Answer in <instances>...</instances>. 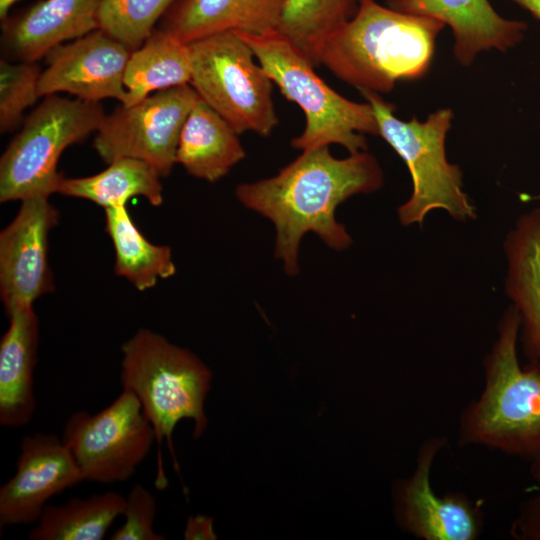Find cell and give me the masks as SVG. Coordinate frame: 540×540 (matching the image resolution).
<instances>
[{
	"mask_svg": "<svg viewBox=\"0 0 540 540\" xmlns=\"http://www.w3.org/2000/svg\"><path fill=\"white\" fill-rule=\"evenodd\" d=\"M41 71L36 62L0 61V131L16 127L26 108L38 98Z\"/></svg>",
	"mask_w": 540,
	"mask_h": 540,
	"instance_id": "obj_27",
	"label": "cell"
},
{
	"mask_svg": "<svg viewBox=\"0 0 540 540\" xmlns=\"http://www.w3.org/2000/svg\"><path fill=\"white\" fill-rule=\"evenodd\" d=\"M521 321L511 305L487 356L485 387L463 417L461 440L532 460L540 456V365H520Z\"/></svg>",
	"mask_w": 540,
	"mask_h": 540,
	"instance_id": "obj_3",
	"label": "cell"
},
{
	"mask_svg": "<svg viewBox=\"0 0 540 540\" xmlns=\"http://www.w3.org/2000/svg\"><path fill=\"white\" fill-rule=\"evenodd\" d=\"M121 384L133 393L151 423L156 442L166 441L173 457L172 435L178 422L192 419L193 437L207 427L204 403L212 373L191 351L146 328L121 345Z\"/></svg>",
	"mask_w": 540,
	"mask_h": 540,
	"instance_id": "obj_4",
	"label": "cell"
},
{
	"mask_svg": "<svg viewBox=\"0 0 540 540\" xmlns=\"http://www.w3.org/2000/svg\"><path fill=\"white\" fill-rule=\"evenodd\" d=\"M190 80L189 44L161 28L154 29L130 54L124 74L126 99L122 105L135 104L157 91L189 84Z\"/></svg>",
	"mask_w": 540,
	"mask_h": 540,
	"instance_id": "obj_21",
	"label": "cell"
},
{
	"mask_svg": "<svg viewBox=\"0 0 540 540\" xmlns=\"http://www.w3.org/2000/svg\"><path fill=\"white\" fill-rule=\"evenodd\" d=\"M102 0H41L2 21V46L17 61L36 62L54 47L99 28Z\"/></svg>",
	"mask_w": 540,
	"mask_h": 540,
	"instance_id": "obj_15",
	"label": "cell"
},
{
	"mask_svg": "<svg viewBox=\"0 0 540 540\" xmlns=\"http://www.w3.org/2000/svg\"><path fill=\"white\" fill-rule=\"evenodd\" d=\"M359 1V0H358Z\"/></svg>",
	"mask_w": 540,
	"mask_h": 540,
	"instance_id": "obj_33",
	"label": "cell"
},
{
	"mask_svg": "<svg viewBox=\"0 0 540 540\" xmlns=\"http://www.w3.org/2000/svg\"><path fill=\"white\" fill-rule=\"evenodd\" d=\"M532 495L521 505L512 524V535L519 540H540V456L532 460Z\"/></svg>",
	"mask_w": 540,
	"mask_h": 540,
	"instance_id": "obj_29",
	"label": "cell"
},
{
	"mask_svg": "<svg viewBox=\"0 0 540 540\" xmlns=\"http://www.w3.org/2000/svg\"><path fill=\"white\" fill-rule=\"evenodd\" d=\"M358 0H287L277 31L315 66L326 38L349 20Z\"/></svg>",
	"mask_w": 540,
	"mask_h": 540,
	"instance_id": "obj_25",
	"label": "cell"
},
{
	"mask_svg": "<svg viewBox=\"0 0 540 540\" xmlns=\"http://www.w3.org/2000/svg\"><path fill=\"white\" fill-rule=\"evenodd\" d=\"M503 246L506 293L519 314L525 350L540 365V208L519 216Z\"/></svg>",
	"mask_w": 540,
	"mask_h": 540,
	"instance_id": "obj_19",
	"label": "cell"
},
{
	"mask_svg": "<svg viewBox=\"0 0 540 540\" xmlns=\"http://www.w3.org/2000/svg\"><path fill=\"white\" fill-rule=\"evenodd\" d=\"M238 135L199 97L182 127L176 163L196 178L216 182L246 157Z\"/></svg>",
	"mask_w": 540,
	"mask_h": 540,
	"instance_id": "obj_20",
	"label": "cell"
},
{
	"mask_svg": "<svg viewBox=\"0 0 540 540\" xmlns=\"http://www.w3.org/2000/svg\"><path fill=\"white\" fill-rule=\"evenodd\" d=\"M104 117L100 102L45 96L1 156L0 201L57 193L61 154L96 132Z\"/></svg>",
	"mask_w": 540,
	"mask_h": 540,
	"instance_id": "obj_7",
	"label": "cell"
},
{
	"mask_svg": "<svg viewBox=\"0 0 540 540\" xmlns=\"http://www.w3.org/2000/svg\"><path fill=\"white\" fill-rule=\"evenodd\" d=\"M17 1L18 0H0V19L1 20H3L9 15L10 9Z\"/></svg>",
	"mask_w": 540,
	"mask_h": 540,
	"instance_id": "obj_32",
	"label": "cell"
},
{
	"mask_svg": "<svg viewBox=\"0 0 540 540\" xmlns=\"http://www.w3.org/2000/svg\"><path fill=\"white\" fill-rule=\"evenodd\" d=\"M125 507V496L115 491L47 504L30 531L31 540H102Z\"/></svg>",
	"mask_w": 540,
	"mask_h": 540,
	"instance_id": "obj_24",
	"label": "cell"
},
{
	"mask_svg": "<svg viewBox=\"0 0 540 540\" xmlns=\"http://www.w3.org/2000/svg\"><path fill=\"white\" fill-rule=\"evenodd\" d=\"M374 110L381 136L404 160L412 177L410 198L397 210L402 225H422L429 212L440 209L453 219L466 222L476 218V209L463 188L462 172L447 160L445 140L453 112L442 108L424 122L394 115L395 106L378 93L361 92Z\"/></svg>",
	"mask_w": 540,
	"mask_h": 540,
	"instance_id": "obj_6",
	"label": "cell"
},
{
	"mask_svg": "<svg viewBox=\"0 0 540 540\" xmlns=\"http://www.w3.org/2000/svg\"><path fill=\"white\" fill-rule=\"evenodd\" d=\"M540 21V0H512Z\"/></svg>",
	"mask_w": 540,
	"mask_h": 540,
	"instance_id": "obj_31",
	"label": "cell"
},
{
	"mask_svg": "<svg viewBox=\"0 0 540 540\" xmlns=\"http://www.w3.org/2000/svg\"><path fill=\"white\" fill-rule=\"evenodd\" d=\"M389 8L435 18L454 36V55L464 66L484 51L506 52L524 38L527 24L500 16L488 0H387Z\"/></svg>",
	"mask_w": 540,
	"mask_h": 540,
	"instance_id": "obj_14",
	"label": "cell"
},
{
	"mask_svg": "<svg viewBox=\"0 0 540 540\" xmlns=\"http://www.w3.org/2000/svg\"><path fill=\"white\" fill-rule=\"evenodd\" d=\"M383 184V172L367 151L334 157L329 146L302 151L294 161L270 178L243 183L237 199L267 219L275 228V256L285 272H299V247L308 232L329 248L342 251L352 244L343 224L335 218L337 207L351 196L371 193Z\"/></svg>",
	"mask_w": 540,
	"mask_h": 540,
	"instance_id": "obj_1",
	"label": "cell"
},
{
	"mask_svg": "<svg viewBox=\"0 0 540 540\" xmlns=\"http://www.w3.org/2000/svg\"><path fill=\"white\" fill-rule=\"evenodd\" d=\"M177 0H102L99 29L122 42L131 52L153 32L157 21Z\"/></svg>",
	"mask_w": 540,
	"mask_h": 540,
	"instance_id": "obj_26",
	"label": "cell"
},
{
	"mask_svg": "<svg viewBox=\"0 0 540 540\" xmlns=\"http://www.w3.org/2000/svg\"><path fill=\"white\" fill-rule=\"evenodd\" d=\"M61 438L84 481L102 484L130 479L156 441L140 402L126 390L98 413L71 414Z\"/></svg>",
	"mask_w": 540,
	"mask_h": 540,
	"instance_id": "obj_9",
	"label": "cell"
},
{
	"mask_svg": "<svg viewBox=\"0 0 540 540\" xmlns=\"http://www.w3.org/2000/svg\"><path fill=\"white\" fill-rule=\"evenodd\" d=\"M185 539H216L213 519L206 516L190 517L184 532Z\"/></svg>",
	"mask_w": 540,
	"mask_h": 540,
	"instance_id": "obj_30",
	"label": "cell"
},
{
	"mask_svg": "<svg viewBox=\"0 0 540 540\" xmlns=\"http://www.w3.org/2000/svg\"><path fill=\"white\" fill-rule=\"evenodd\" d=\"M9 326L0 340V425H27L36 411L34 370L39 345V320L33 306L7 314Z\"/></svg>",
	"mask_w": 540,
	"mask_h": 540,
	"instance_id": "obj_17",
	"label": "cell"
},
{
	"mask_svg": "<svg viewBox=\"0 0 540 540\" xmlns=\"http://www.w3.org/2000/svg\"><path fill=\"white\" fill-rule=\"evenodd\" d=\"M92 176L62 177L57 193L94 202L104 209L126 205L137 196L153 206L163 202L161 176L148 163L134 158H119Z\"/></svg>",
	"mask_w": 540,
	"mask_h": 540,
	"instance_id": "obj_22",
	"label": "cell"
},
{
	"mask_svg": "<svg viewBox=\"0 0 540 540\" xmlns=\"http://www.w3.org/2000/svg\"><path fill=\"white\" fill-rule=\"evenodd\" d=\"M131 51L102 29H96L46 54L47 67L38 82L40 97L66 92L100 102L126 99L124 74Z\"/></svg>",
	"mask_w": 540,
	"mask_h": 540,
	"instance_id": "obj_12",
	"label": "cell"
},
{
	"mask_svg": "<svg viewBox=\"0 0 540 540\" xmlns=\"http://www.w3.org/2000/svg\"><path fill=\"white\" fill-rule=\"evenodd\" d=\"M238 32L272 82L305 115V128L292 139V147L304 151L338 144L350 154L367 150L365 134L379 135L369 102L351 101L329 87L307 56L278 31L262 35Z\"/></svg>",
	"mask_w": 540,
	"mask_h": 540,
	"instance_id": "obj_5",
	"label": "cell"
},
{
	"mask_svg": "<svg viewBox=\"0 0 540 540\" xmlns=\"http://www.w3.org/2000/svg\"><path fill=\"white\" fill-rule=\"evenodd\" d=\"M440 441L421 449L413 475L399 491V518L407 530L426 540H472L478 536V512L462 496H438L430 470Z\"/></svg>",
	"mask_w": 540,
	"mask_h": 540,
	"instance_id": "obj_16",
	"label": "cell"
},
{
	"mask_svg": "<svg viewBox=\"0 0 540 540\" xmlns=\"http://www.w3.org/2000/svg\"><path fill=\"white\" fill-rule=\"evenodd\" d=\"M445 24L359 0L354 15L322 43L317 64L360 92L389 93L398 80L424 76Z\"/></svg>",
	"mask_w": 540,
	"mask_h": 540,
	"instance_id": "obj_2",
	"label": "cell"
},
{
	"mask_svg": "<svg viewBox=\"0 0 540 540\" xmlns=\"http://www.w3.org/2000/svg\"><path fill=\"white\" fill-rule=\"evenodd\" d=\"M190 85L199 97L238 133L269 136L279 120L273 82L251 47L236 30L211 34L189 43Z\"/></svg>",
	"mask_w": 540,
	"mask_h": 540,
	"instance_id": "obj_8",
	"label": "cell"
},
{
	"mask_svg": "<svg viewBox=\"0 0 540 540\" xmlns=\"http://www.w3.org/2000/svg\"><path fill=\"white\" fill-rule=\"evenodd\" d=\"M199 95L190 84L157 91L132 105L105 115L94 148L108 164L134 158L151 165L161 177L176 164L184 122Z\"/></svg>",
	"mask_w": 540,
	"mask_h": 540,
	"instance_id": "obj_10",
	"label": "cell"
},
{
	"mask_svg": "<svg viewBox=\"0 0 540 540\" xmlns=\"http://www.w3.org/2000/svg\"><path fill=\"white\" fill-rule=\"evenodd\" d=\"M82 481L62 438L43 432L24 436L16 471L0 487V526L35 524L49 499Z\"/></svg>",
	"mask_w": 540,
	"mask_h": 540,
	"instance_id": "obj_13",
	"label": "cell"
},
{
	"mask_svg": "<svg viewBox=\"0 0 540 540\" xmlns=\"http://www.w3.org/2000/svg\"><path fill=\"white\" fill-rule=\"evenodd\" d=\"M157 513L155 496L141 484H135L125 496L122 516L124 523L110 536V540H164L154 530Z\"/></svg>",
	"mask_w": 540,
	"mask_h": 540,
	"instance_id": "obj_28",
	"label": "cell"
},
{
	"mask_svg": "<svg viewBox=\"0 0 540 540\" xmlns=\"http://www.w3.org/2000/svg\"><path fill=\"white\" fill-rule=\"evenodd\" d=\"M60 213L47 196L21 201L14 219L0 233V293L6 315L54 289L48 263V236Z\"/></svg>",
	"mask_w": 540,
	"mask_h": 540,
	"instance_id": "obj_11",
	"label": "cell"
},
{
	"mask_svg": "<svg viewBox=\"0 0 540 540\" xmlns=\"http://www.w3.org/2000/svg\"><path fill=\"white\" fill-rule=\"evenodd\" d=\"M105 225L115 251V273L137 290L153 288L176 273L171 249L148 241L126 205L105 209Z\"/></svg>",
	"mask_w": 540,
	"mask_h": 540,
	"instance_id": "obj_23",
	"label": "cell"
},
{
	"mask_svg": "<svg viewBox=\"0 0 540 540\" xmlns=\"http://www.w3.org/2000/svg\"><path fill=\"white\" fill-rule=\"evenodd\" d=\"M287 0H177L161 29L189 44L218 32L262 35L277 31Z\"/></svg>",
	"mask_w": 540,
	"mask_h": 540,
	"instance_id": "obj_18",
	"label": "cell"
}]
</instances>
